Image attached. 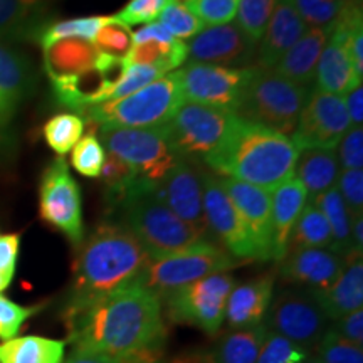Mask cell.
<instances>
[{"label": "cell", "instance_id": "1", "mask_svg": "<svg viewBox=\"0 0 363 363\" xmlns=\"http://www.w3.org/2000/svg\"><path fill=\"white\" fill-rule=\"evenodd\" d=\"M69 343L120 363H158L167 343L162 301L142 281L65 311Z\"/></svg>", "mask_w": 363, "mask_h": 363}, {"label": "cell", "instance_id": "2", "mask_svg": "<svg viewBox=\"0 0 363 363\" xmlns=\"http://www.w3.org/2000/svg\"><path fill=\"white\" fill-rule=\"evenodd\" d=\"M78 249L66 311L140 281L150 261L138 239L121 222H101Z\"/></svg>", "mask_w": 363, "mask_h": 363}, {"label": "cell", "instance_id": "3", "mask_svg": "<svg viewBox=\"0 0 363 363\" xmlns=\"http://www.w3.org/2000/svg\"><path fill=\"white\" fill-rule=\"evenodd\" d=\"M299 150L291 136L235 116L207 167L254 187L274 190L294 174Z\"/></svg>", "mask_w": 363, "mask_h": 363}, {"label": "cell", "instance_id": "4", "mask_svg": "<svg viewBox=\"0 0 363 363\" xmlns=\"http://www.w3.org/2000/svg\"><path fill=\"white\" fill-rule=\"evenodd\" d=\"M153 184L143 179L116 208L123 217L121 224L138 239L150 259L184 251L211 238L175 216L153 192Z\"/></svg>", "mask_w": 363, "mask_h": 363}, {"label": "cell", "instance_id": "5", "mask_svg": "<svg viewBox=\"0 0 363 363\" xmlns=\"http://www.w3.org/2000/svg\"><path fill=\"white\" fill-rule=\"evenodd\" d=\"M311 89L288 81L272 69L252 65L235 116L279 133H293Z\"/></svg>", "mask_w": 363, "mask_h": 363}, {"label": "cell", "instance_id": "6", "mask_svg": "<svg viewBox=\"0 0 363 363\" xmlns=\"http://www.w3.org/2000/svg\"><path fill=\"white\" fill-rule=\"evenodd\" d=\"M184 101L177 72L162 76L130 96L84 110L94 128H160Z\"/></svg>", "mask_w": 363, "mask_h": 363}, {"label": "cell", "instance_id": "7", "mask_svg": "<svg viewBox=\"0 0 363 363\" xmlns=\"http://www.w3.org/2000/svg\"><path fill=\"white\" fill-rule=\"evenodd\" d=\"M238 264V259L208 238L184 251L150 259L140 281L158 298H163L207 276L230 271Z\"/></svg>", "mask_w": 363, "mask_h": 363}, {"label": "cell", "instance_id": "8", "mask_svg": "<svg viewBox=\"0 0 363 363\" xmlns=\"http://www.w3.org/2000/svg\"><path fill=\"white\" fill-rule=\"evenodd\" d=\"M234 118L235 113L185 101L180 103L160 130L177 158L190 163L195 160L206 162L224 140Z\"/></svg>", "mask_w": 363, "mask_h": 363}, {"label": "cell", "instance_id": "9", "mask_svg": "<svg viewBox=\"0 0 363 363\" xmlns=\"http://www.w3.org/2000/svg\"><path fill=\"white\" fill-rule=\"evenodd\" d=\"M234 286L235 279L229 272L207 276L160 298L162 310L174 323L214 335L224 325L227 299Z\"/></svg>", "mask_w": 363, "mask_h": 363}, {"label": "cell", "instance_id": "10", "mask_svg": "<svg viewBox=\"0 0 363 363\" xmlns=\"http://www.w3.org/2000/svg\"><path fill=\"white\" fill-rule=\"evenodd\" d=\"M39 216L45 224L59 230L74 247L86 238L83 195L65 157H57L45 167L39 184Z\"/></svg>", "mask_w": 363, "mask_h": 363}, {"label": "cell", "instance_id": "11", "mask_svg": "<svg viewBox=\"0 0 363 363\" xmlns=\"http://www.w3.org/2000/svg\"><path fill=\"white\" fill-rule=\"evenodd\" d=\"M264 325L299 350L313 353L328 330V318L310 289H284L272 296Z\"/></svg>", "mask_w": 363, "mask_h": 363}, {"label": "cell", "instance_id": "12", "mask_svg": "<svg viewBox=\"0 0 363 363\" xmlns=\"http://www.w3.org/2000/svg\"><path fill=\"white\" fill-rule=\"evenodd\" d=\"M202 203L207 230L219 246L239 262L264 261L252 234L222 187L219 175L202 172Z\"/></svg>", "mask_w": 363, "mask_h": 363}, {"label": "cell", "instance_id": "13", "mask_svg": "<svg viewBox=\"0 0 363 363\" xmlns=\"http://www.w3.org/2000/svg\"><path fill=\"white\" fill-rule=\"evenodd\" d=\"M99 131L103 147L150 182L162 180L180 160L160 128H99Z\"/></svg>", "mask_w": 363, "mask_h": 363}, {"label": "cell", "instance_id": "14", "mask_svg": "<svg viewBox=\"0 0 363 363\" xmlns=\"http://www.w3.org/2000/svg\"><path fill=\"white\" fill-rule=\"evenodd\" d=\"M249 76L247 67H225L189 62L177 71L182 96L187 101L207 104L235 113Z\"/></svg>", "mask_w": 363, "mask_h": 363}, {"label": "cell", "instance_id": "15", "mask_svg": "<svg viewBox=\"0 0 363 363\" xmlns=\"http://www.w3.org/2000/svg\"><path fill=\"white\" fill-rule=\"evenodd\" d=\"M352 128L342 96L313 88L308 96L291 140L298 150H337L338 143Z\"/></svg>", "mask_w": 363, "mask_h": 363}, {"label": "cell", "instance_id": "16", "mask_svg": "<svg viewBox=\"0 0 363 363\" xmlns=\"http://www.w3.org/2000/svg\"><path fill=\"white\" fill-rule=\"evenodd\" d=\"M153 192L182 220L208 234L202 203V172L192 163L177 160L165 177L153 184Z\"/></svg>", "mask_w": 363, "mask_h": 363}, {"label": "cell", "instance_id": "17", "mask_svg": "<svg viewBox=\"0 0 363 363\" xmlns=\"http://www.w3.org/2000/svg\"><path fill=\"white\" fill-rule=\"evenodd\" d=\"M192 62L217 66H251L256 59V44L251 43L238 24L207 27L187 44Z\"/></svg>", "mask_w": 363, "mask_h": 363}, {"label": "cell", "instance_id": "18", "mask_svg": "<svg viewBox=\"0 0 363 363\" xmlns=\"http://www.w3.org/2000/svg\"><path fill=\"white\" fill-rule=\"evenodd\" d=\"M279 262L284 281L318 291L333 284L347 264V256L331 247H303L288 251Z\"/></svg>", "mask_w": 363, "mask_h": 363}, {"label": "cell", "instance_id": "19", "mask_svg": "<svg viewBox=\"0 0 363 363\" xmlns=\"http://www.w3.org/2000/svg\"><path fill=\"white\" fill-rule=\"evenodd\" d=\"M222 187L239 212L240 219L247 225L262 259L271 261L269 256V233H271V195L267 190L254 187L251 184L234 179H220Z\"/></svg>", "mask_w": 363, "mask_h": 363}, {"label": "cell", "instance_id": "20", "mask_svg": "<svg viewBox=\"0 0 363 363\" xmlns=\"http://www.w3.org/2000/svg\"><path fill=\"white\" fill-rule=\"evenodd\" d=\"M308 203V192L296 177L284 180L271 197V261H281L289 251V238L298 217Z\"/></svg>", "mask_w": 363, "mask_h": 363}, {"label": "cell", "instance_id": "21", "mask_svg": "<svg viewBox=\"0 0 363 363\" xmlns=\"http://www.w3.org/2000/svg\"><path fill=\"white\" fill-rule=\"evenodd\" d=\"M308 30L305 21L299 17L291 0H278L267 27L256 49V66L262 69H274L294 44Z\"/></svg>", "mask_w": 363, "mask_h": 363}, {"label": "cell", "instance_id": "22", "mask_svg": "<svg viewBox=\"0 0 363 363\" xmlns=\"http://www.w3.org/2000/svg\"><path fill=\"white\" fill-rule=\"evenodd\" d=\"M274 296V276L264 274L247 283L235 284L229 294L224 321L230 330L264 325Z\"/></svg>", "mask_w": 363, "mask_h": 363}, {"label": "cell", "instance_id": "23", "mask_svg": "<svg viewBox=\"0 0 363 363\" xmlns=\"http://www.w3.org/2000/svg\"><path fill=\"white\" fill-rule=\"evenodd\" d=\"M311 291V289H310ZM328 321H335L363 305V262L362 256H348L347 264L333 284L311 291Z\"/></svg>", "mask_w": 363, "mask_h": 363}, {"label": "cell", "instance_id": "24", "mask_svg": "<svg viewBox=\"0 0 363 363\" xmlns=\"http://www.w3.org/2000/svg\"><path fill=\"white\" fill-rule=\"evenodd\" d=\"M328 38L330 30L308 27L301 39L281 57L278 66L272 71H276L288 81L313 89L318 61H320L321 52L328 43Z\"/></svg>", "mask_w": 363, "mask_h": 363}, {"label": "cell", "instance_id": "25", "mask_svg": "<svg viewBox=\"0 0 363 363\" xmlns=\"http://www.w3.org/2000/svg\"><path fill=\"white\" fill-rule=\"evenodd\" d=\"M315 83L316 89L337 94V96H343L348 91L362 84V79L353 71L343 40L337 34L330 33L328 43L318 61Z\"/></svg>", "mask_w": 363, "mask_h": 363}, {"label": "cell", "instance_id": "26", "mask_svg": "<svg viewBox=\"0 0 363 363\" xmlns=\"http://www.w3.org/2000/svg\"><path fill=\"white\" fill-rule=\"evenodd\" d=\"M44 69L54 79L78 76L96 66L98 49L91 40L61 39L44 45Z\"/></svg>", "mask_w": 363, "mask_h": 363}, {"label": "cell", "instance_id": "27", "mask_svg": "<svg viewBox=\"0 0 363 363\" xmlns=\"http://www.w3.org/2000/svg\"><path fill=\"white\" fill-rule=\"evenodd\" d=\"M48 0H0V43L38 39Z\"/></svg>", "mask_w": 363, "mask_h": 363}, {"label": "cell", "instance_id": "28", "mask_svg": "<svg viewBox=\"0 0 363 363\" xmlns=\"http://www.w3.org/2000/svg\"><path fill=\"white\" fill-rule=\"evenodd\" d=\"M293 177L301 182L308 192V201L333 189L340 177L337 150L305 148L299 150Z\"/></svg>", "mask_w": 363, "mask_h": 363}, {"label": "cell", "instance_id": "29", "mask_svg": "<svg viewBox=\"0 0 363 363\" xmlns=\"http://www.w3.org/2000/svg\"><path fill=\"white\" fill-rule=\"evenodd\" d=\"M38 76L26 54L0 43V94L16 106L35 91Z\"/></svg>", "mask_w": 363, "mask_h": 363}, {"label": "cell", "instance_id": "30", "mask_svg": "<svg viewBox=\"0 0 363 363\" xmlns=\"http://www.w3.org/2000/svg\"><path fill=\"white\" fill-rule=\"evenodd\" d=\"M66 342L27 335L0 342V363H62Z\"/></svg>", "mask_w": 363, "mask_h": 363}, {"label": "cell", "instance_id": "31", "mask_svg": "<svg viewBox=\"0 0 363 363\" xmlns=\"http://www.w3.org/2000/svg\"><path fill=\"white\" fill-rule=\"evenodd\" d=\"M266 335V325L233 330L225 337H222L217 345L216 353L212 355L214 363H256Z\"/></svg>", "mask_w": 363, "mask_h": 363}, {"label": "cell", "instance_id": "32", "mask_svg": "<svg viewBox=\"0 0 363 363\" xmlns=\"http://www.w3.org/2000/svg\"><path fill=\"white\" fill-rule=\"evenodd\" d=\"M323 212L325 219L328 220L331 235H333V249L343 256H353L352 252V214L345 203L342 194L337 187L326 190L321 195H318L313 201H308ZM357 256V254H355Z\"/></svg>", "mask_w": 363, "mask_h": 363}, {"label": "cell", "instance_id": "33", "mask_svg": "<svg viewBox=\"0 0 363 363\" xmlns=\"http://www.w3.org/2000/svg\"><path fill=\"white\" fill-rule=\"evenodd\" d=\"M187 57L189 49L187 43L184 40L175 39L172 43H162V40L148 39L143 43H133V48L126 56V62L155 66L165 74V72L184 65Z\"/></svg>", "mask_w": 363, "mask_h": 363}, {"label": "cell", "instance_id": "34", "mask_svg": "<svg viewBox=\"0 0 363 363\" xmlns=\"http://www.w3.org/2000/svg\"><path fill=\"white\" fill-rule=\"evenodd\" d=\"M99 177H101V184L104 189V201L115 211L131 194V190L143 180V177L133 167L110 152L104 157Z\"/></svg>", "mask_w": 363, "mask_h": 363}, {"label": "cell", "instance_id": "35", "mask_svg": "<svg viewBox=\"0 0 363 363\" xmlns=\"http://www.w3.org/2000/svg\"><path fill=\"white\" fill-rule=\"evenodd\" d=\"M303 247L333 249V235L328 220L325 219L323 212L311 202H308L303 208L289 238V251Z\"/></svg>", "mask_w": 363, "mask_h": 363}, {"label": "cell", "instance_id": "36", "mask_svg": "<svg viewBox=\"0 0 363 363\" xmlns=\"http://www.w3.org/2000/svg\"><path fill=\"white\" fill-rule=\"evenodd\" d=\"M84 128L86 121L83 116L76 113H59L45 121L43 135L49 148L57 157H65L79 142Z\"/></svg>", "mask_w": 363, "mask_h": 363}, {"label": "cell", "instance_id": "37", "mask_svg": "<svg viewBox=\"0 0 363 363\" xmlns=\"http://www.w3.org/2000/svg\"><path fill=\"white\" fill-rule=\"evenodd\" d=\"M108 17L104 16H91V17H76V19L59 21L52 24H45L38 35V43L43 45H49L61 39H84L93 43L99 29L104 26Z\"/></svg>", "mask_w": 363, "mask_h": 363}, {"label": "cell", "instance_id": "38", "mask_svg": "<svg viewBox=\"0 0 363 363\" xmlns=\"http://www.w3.org/2000/svg\"><path fill=\"white\" fill-rule=\"evenodd\" d=\"M276 4L278 0H239L235 13L238 27L251 43L257 44L261 40Z\"/></svg>", "mask_w": 363, "mask_h": 363}, {"label": "cell", "instance_id": "39", "mask_svg": "<svg viewBox=\"0 0 363 363\" xmlns=\"http://www.w3.org/2000/svg\"><path fill=\"white\" fill-rule=\"evenodd\" d=\"M294 9L306 26L318 29H333L350 0H291Z\"/></svg>", "mask_w": 363, "mask_h": 363}, {"label": "cell", "instance_id": "40", "mask_svg": "<svg viewBox=\"0 0 363 363\" xmlns=\"http://www.w3.org/2000/svg\"><path fill=\"white\" fill-rule=\"evenodd\" d=\"M93 44L98 49V52L126 59L131 48H133V34H131L128 26L121 24L115 17H108V21L104 22V26L94 38Z\"/></svg>", "mask_w": 363, "mask_h": 363}, {"label": "cell", "instance_id": "41", "mask_svg": "<svg viewBox=\"0 0 363 363\" xmlns=\"http://www.w3.org/2000/svg\"><path fill=\"white\" fill-rule=\"evenodd\" d=\"M104 157H106V153H104L101 140L94 133H89L84 138H81L72 148L71 165L74 167L78 174L96 179L101 174Z\"/></svg>", "mask_w": 363, "mask_h": 363}, {"label": "cell", "instance_id": "42", "mask_svg": "<svg viewBox=\"0 0 363 363\" xmlns=\"http://www.w3.org/2000/svg\"><path fill=\"white\" fill-rule=\"evenodd\" d=\"M158 19H160L158 24H162L175 39L180 40L192 39L206 29L202 21L194 12H190L184 2H172L163 9Z\"/></svg>", "mask_w": 363, "mask_h": 363}, {"label": "cell", "instance_id": "43", "mask_svg": "<svg viewBox=\"0 0 363 363\" xmlns=\"http://www.w3.org/2000/svg\"><path fill=\"white\" fill-rule=\"evenodd\" d=\"M313 353L320 363H363V348L343 340L331 328L326 330Z\"/></svg>", "mask_w": 363, "mask_h": 363}, {"label": "cell", "instance_id": "44", "mask_svg": "<svg viewBox=\"0 0 363 363\" xmlns=\"http://www.w3.org/2000/svg\"><path fill=\"white\" fill-rule=\"evenodd\" d=\"M43 310V305L24 306L0 294V342L16 338L29 318Z\"/></svg>", "mask_w": 363, "mask_h": 363}, {"label": "cell", "instance_id": "45", "mask_svg": "<svg viewBox=\"0 0 363 363\" xmlns=\"http://www.w3.org/2000/svg\"><path fill=\"white\" fill-rule=\"evenodd\" d=\"M184 4L202 21L203 26L214 27L229 24L234 19L239 0H185Z\"/></svg>", "mask_w": 363, "mask_h": 363}, {"label": "cell", "instance_id": "46", "mask_svg": "<svg viewBox=\"0 0 363 363\" xmlns=\"http://www.w3.org/2000/svg\"><path fill=\"white\" fill-rule=\"evenodd\" d=\"M172 2H179V0H130L113 17L128 27L138 24H152L153 21L160 17L163 9L170 6Z\"/></svg>", "mask_w": 363, "mask_h": 363}, {"label": "cell", "instance_id": "47", "mask_svg": "<svg viewBox=\"0 0 363 363\" xmlns=\"http://www.w3.org/2000/svg\"><path fill=\"white\" fill-rule=\"evenodd\" d=\"M310 353L299 350L291 342L267 330L266 340L262 343L259 355L256 358V363H288L293 358H305Z\"/></svg>", "mask_w": 363, "mask_h": 363}, {"label": "cell", "instance_id": "48", "mask_svg": "<svg viewBox=\"0 0 363 363\" xmlns=\"http://www.w3.org/2000/svg\"><path fill=\"white\" fill-rule=\"evenodd\" d=\"M162 76H163V72L155 66L130 65L123 81L116 86V89L113 91L111 98L108 99V101H115V99L130 96V94L143 89L145 86H148L150 83H153V81L162 78Z\"/></svg>", "mask_w": 363, "mask_h": 363}, {"label": "cell", "instance_id": "49", "mask_svg": "<svg viewBox=\"0 0 363 363\" xmlns=\"http://www.w3.org/2000/svg\"><path fill=\"white\" fill-rule=\"evenodd\" d=\"M338 163L345 170H362L363 165V128L352 126L338 143Z\"/></svg>", "mask_w": 363, "mask_h": 363}, {"label": "cell", "instance_id": "50", "mask_svg": "<svg viewBox=\"0 0 363 363\" xmlns=\"http://www.w3.org/2000/svg\"><path fill=\"white\" fill-rule=\"evenodd\" d=\"M338 192L352 216L363 214V170H345L338 177Z\"/></svg>", "mask_w": 363, "mask_h": 363}, {"label": "cell", "instance_id": "51", "mask_svg": "<svg viewBox=\"0 0 363 363\" xmlns=\"http://www.w3.org/2000/svg\"><path fill=\"white\" fill-rule=\"evenodd\" d=\"M335 333L340 335L343 340L350 342L357 347L363 348V310H355L348 315H345L338 320H335V325L331 326Z\"/></svg>", "mask_w": 363, "mask_h": 363}, {"label": "cell", "instance_id": "52", "mask_svg": "<svg viewBox=\"0 0 363 363\" xmlns=\"http://www.w3.org/2000/svg\"><path fill=\"white\" fill-rule=\"evenodd\" d=\"M21 235L19 234H0V272L13 279L19 259Z\"/></svg>", "mask_w": 363, "mask_h": 363}, {"label": "cell", "instance_id": "53", "mask_svg": "<svg viewBox=\"0 0 363 363\" xmlns=\"http://www.w3.org/2000/svg\"><path fill=\"white\" fill-rule=\"evenodd\" d=\"M345 96L347 98H345L343 101H345V106H347L348 118H350L352 126H362V121H363V88H362V84H358L357 88L348 91Z\"/></svg>", "mask_w": 363, "mask_h": 363}, {"label": "cell", "instance_id": "54", "mask_svg": "<svg viewBox=\"0 0 363 363\" xmlns=\"http://www.w3.org/2000/svg\"><path fill=\"white\" fill-rule=\"evenodd\" d=\"M17 106L12 104L9 99L0 94V147L6 145L9 130H11V123L13 120V115H16Z\"/></svg>", "mask_w": 363, "mask_h": 363}, {"label": "cell", "instance_id": "55", "mask_svg": "<svg viewBox=\"0 0 363 363\" xmlns=\"http://www.w3.org/2000/svg\"><path fill=\"white\" fill-rule=\"evenodd\" d=\"M62 363H120V362L113 360L110 357L99 355V353H94V352L72 348V353L67 357V360Z\"/></svg>", "mask_w": 363, "mask_h": 363}, {"label": "cell", "instance_id": "56", "mask_svg": "<svg viewBox=\"0 0 363 363\" xmlns=\"http://www.w3.org/2000/svg\"><path fill=\"white\" fill-rule=\"evenodd\" d=\"M167 363H214V358L212 355H206V353H187V355L172 358Z\"/></svg>", "mask_w": 363, "mask_h": 363}, {"label": "cell", "instance_id": "57", "mask_svg": "<svg viewBox=\"0 0 363 363\" xmlns=\"http://www.w3.org/2000/svg\"><path fill=\"white\" fill-rule=\"evenodd\" d=\"M11 283H12V278H9V276L0 272V294H2L4 289L9 288V284H11Z\"/></svg>", "mask_w": 363, "mask_h": 363}, {"label": "cell", "instance_id": "58", "mask_svg": "<svg viewBox=\"0 0 363 363\" xmlns=\"http://www.w3.org/2000/svg\"><path fill=\"white\" fill-rule=\"evenodd\" d=\"M301 363H320V360H318V357L315 355V353H310V355H308Z\"/></svg>", "mask_w": 363, "mask_h": 363}, {"label": "cell", "instance_id": "59", "mask_svg": "<svg viewBox=\"0 0 363 363\" xmlns=\"http://www.w3.org/2000/svg\"><path fill=\"white\" fill-rule=\"evenodd\" d=\"M179 2H180V0H179Z\"/></svg>", "mask_w": 363, "mask_h": 363}]
</instances>
